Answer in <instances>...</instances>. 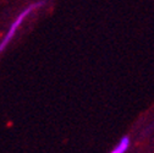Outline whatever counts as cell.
I'll return each instance as SVG.
<instances>
[{
	"label": "cell",
	"mask_w": 154,
	"mask_h": 153,
	"mask_svg": "<svg viewBox=\"0 0 154 153\" xmlns=\"http://www.w3.org/2000/svg\"><path fill=\"white\" fill-rule=\"evenodd\" d=\"M43 5V3H35V4H33V5H31V6H28L21 15H18V17L15 20V22L11 25V27H10V30H9V32H8V34L4 37V39L2 41V43H0V52H3L4 50V48L9 44V42L12 39V37L15 36V33H16V30L18 28V26H20L22 22H23V20H25V17L28 15V14H31L34 9H37V8H39V6H42Z\"/></svg>",
	"instance_id": "cell-1"
},
{
	"label": "cell",
	"mask_w": 154,
	"mask_h": 153,
	"mask_svg": "<svg viewBox=\"0 0 154 153\" xmlns=\"http://www.w3.org/2000/svg\"><path fill=\"white\" fill-rule=\"evenodd\" d=\"M128 146H130V139L127 136H125V137H122L120 140V142L118 143V146L112 149V153H124V152L127 151Z\"/></svg>",
	"instance_id": "cell-2"
}]
</instances>
